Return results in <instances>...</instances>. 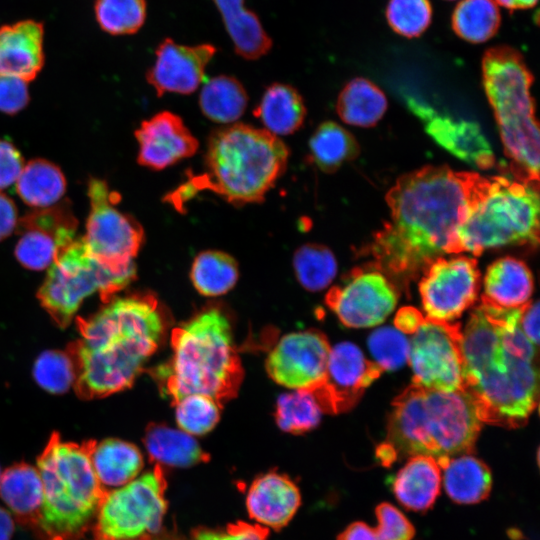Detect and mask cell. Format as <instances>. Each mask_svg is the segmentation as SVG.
<instances>
[{"instance_id": "1f68e13d", "label": "cell", "mask_w": 540, "mask_h": 540, "mask_svg": "<svg viewBox=\"0 0 540 540\" xmlns=\"http://www.w3.org/2000/svg\"><path fill=\"white\" fill-rule=\"evenodd\" d=\"M21 200L34 209L58 203L66 192V179L54 163L37 158L24 165L16 181Z\"/></svg>"}, {"instance_id": "e0dca14e", "label": "cell", "mask_w": 540, "mask_h": 540, "mask_svg": "<svg viewBox=\"0 0 540 540\" xmlns=\"http://www.w3.org/2000/svg\"><path fill=\"white\" fill-rule=\"evenodd\" d=\"M384 370L368 360L351 342H341L330 349L325 374L310 392L322 412L349 410Z\"/></svg>"}, {"instance_id": "f5cc1de1", "label": "cell", "mask_w": 540, "mask_h": 540, "mask_svg": "<svg viewBox=\"0 0 540 540\" xmlns=\"http://www.w3.org/2000/svg\"><path fill=\"white\" fill-rule=\"evenodd\" d=\"M337 540H379L375 528L365 522L356 521L348 525L337 537Z\"/></svg>"}, {"instance_id": "5bb4252c", "label": "cell", "mask_w": 540, "mask_h": 540, "mask_svg": "<svg viewBox=\"0 0 540 540\" xmlns=\"http://www.w3.org/2000/svg\"><path fill=\"white\" fill-rule=\"evenodd\" d=\"M480 273L468 256L438 258L423 272L419 283L425 318L450 323L476 300Z\"/></svg>"}, {"instance_id": "f6af8a7d", "label": "cell", "mask_w": 540, "mask_h": 540, "mask_svg": "<svg viewBox=\"0 0 540 540\" xmlns=\"http://www.w3.org/2000/svg\"><path fill=\"white\" fill-rule=\"evenodd\" d=\"M379 540H412L415 528L406 516L390 503L382 502L375 509Z\"/></svg>"}, {"instance_id": "44dd1931", "label": "cell", "mask_w": 540, "mask_h": 540, "mask_svg": "<svg viewBox=\"0 0 540 540\" xmlns=\"http://www.w3.org/2000/svg\"><path fill=\"white\" fill-rule=\"evenodd\" d=\"M408 105L422 120L427 133L451 154L479 169L495 164L492 148L476 123L443 115L413 98Z\"/></svg>"}, {"instance_id": "9a60e30c", "label": "cell", "mask_w": 540, "mask_h": 540, "mask_svg": "<svg viewBox=\"0 0 540 540\" xmlns=\"http://www.w3.org/2000/svg\"><path fill=\"white\" fill-rule=\"evenodd\" d=\"M326 304L347 327L367 328L382 323L395 309L394 285L374 268L355 269L342 286L325 297Z\"/></svg>"}, {"instance_id": "7bdbcfd3", "label": "cell", "mask_w": 540, "mask_h": 540, "mask_svg": "<svg viewBox=\"0 0 540 540\" xmlns=\"http://www.w3.org/2000/svg\"><path fill=\"white\" fill-rule=\"evenodd\" d=\"M386 17L397 34L418 37L431 23L432 7L429 0H389Z\"/></svg>"}, {"instance_id": "c3c4849f", "label": "cell", "mask_w": 540, "mask_h": 540, "mask_svg": "<svg viewBox=\"0 0 540 540\" xmlns=\"http://www.w3.org/2000/svg\"><path fill=\"white\" fill-rule=\"evenodd\" d=\"M24 167V160L17 147L10 141L0 139V190L16 183Z\"/></svg>"}, {"instance_id": "4dcf8cb0", "label": "cell", "mask_w": 540, "mask_h": 540, "mask_svg": "<svg viewBox=\"0 0 540 540\" xmlns=\"http://www.w3.org/2000/svg\"><path fill=\"white\" fill-rule=\"evenodd\" d=\"M90 458L103 487H121L132 481L143 467V456L138 447L116 438L96 442Z\"/></svg>"}, {"instance_id": "7dc6e473", "label": "cell", "mask_w": 540, "mask_h": 540, "mask_svg": "<svg viewBox=\"0 0 540 540\" xmlns=\"http://www.w3.org/2000/svg\"><path fill=\"white\" fill-rule=\"evenodd\" d=\"M27 82L15 77L0 76V111L14 115L29 102Z\"/></svg>"}, {"instance_id": "ba28073f", "label": "cell", "mask_w": 540, "mask_h": 540, "mask_svg": "<svg viewBox=\"0 0 540 540\" xmlns=\"http://www.w3.org/2000/svg\"><path fill=\"white\" fill-rule=\"evenodd\" d=\"M482 78L514 177L539 181V128L530 93L533 75L523 56L507 45L488 48Z\"/></svg>"}, {"instance_id": "816d5d0a", "label": "cell", "mask_w": 540, "mask_h": 540, "mask_svg": "<svg viewBox=\"0 0 540 540\" xmlns=\"http://www.w3.org/2000/svg\"><path fill=\"white\" fill-rule=\"evenodd\" d=\"M424 316L413 307H405L400 309L395 317V327L402 333L413 334L420 326Z\"/></svg>"}, {"instance_id": "f546056e", "label": "cell", "mask_w": 540, "mask_h": 540, "mask_svg": "<svg viewBox=\"0 0 540 540\" xmlns=\"http://www.w3.org/2000/svg\"><path fill=\"white\" fill-rule=\"evenodd\" d=\"M143 442L150 460L161 466L190 467L209 460L192 435L165 424H149Z\"/></svg>"}, {"instance_id": "6f0895ef", "label": "cell", "mask_w": 540, "mask_h": 540, "mask_svg": "<svg viewBox=\"0 0 540 540\" xmlns=\"http://www.w3.org/2000/svg\"><path fill=\"white\" fill-rule=\"evenodd\" d=\"M0 476H1V471H0Z\"/></svg>"}, {"instance_id": "30bf717a", "label": "cell", "mask_w": 540, "mask_h": 540, "mask_svg": "<svg viewBox=\"0 0 540 540\" xmlns=\"http://www.w3.org/2000/svg\"><path fill=\"white\" fill-rule=\"evenodd\" d=\"M133 280L103 267L80 237L57 254L48 268L37 298L55 324L65 328L86 297L98 292L103 303H106Z\"/></svg>"}, {"instance_id": "d6a6232c", "label": "cell", "mask_w": 540, "mask_h": 540, "mask_svg": "<svg viewBox=\"0 0 540 540\" xmlns=\"http://www.w3.org/2000/svg\"><path fill=\"white\" fill-rule=\"evenodd\" d=\"M383 91L365 78H354L341 90L336 110L341 120L359 127L374 126L387 110Z\"/></svg>"}, {"instance_id": "8992f818", "label": "cell", "mask_w": 540, "mask_h": 540, "mask_svg": "<svg viewBox=\"0 0 540 540\" xmlns=\"http://www.w3.org/2000/svg\"><path fill=\"white\" fill-rule=\"evenodd\" d=\"M171 347V358L150 373L173 405L193 394L220 405L237 395L244 371L230 321L219 308H205L175 327Z\"/></svg>"}, {"instance_id": "d590c367", "label": "cell", "mask_w": 540, "mask_h": 540, "mask_svg": "<svg viewBox=\"0 0 540 540\" xmlns=\"http://www.w3.org/2000/svg\"><path fill=\"white\" fill-rule=\"evenodd\" d=\"M239 276L237 261L219 250H205L194 259L190 278L195 289L204 296H220L230 291Z\"/></svg>"}, {"instance_id": "836d02e7", "label": "cell", "mask_w": 540, "mask_h": 540, "mask_svg": "<svg viewBox=\"0 0 540 540\" xmlns=\"http://www.w3.org/2000/svg\"><path fill=\"white\" fill-rule=\"evenodd\" d=\"M248 100L247 91L237 78L218 75L202 86L199 107L209 120L220 124H232L244 114Z\"/></svg>"}, {"instance_id": "cb8c5ba5", "label": "cell", "mask_w": 540, "mask_h": 540, "mask_svg": "<svg viewBox=\"0 0 540 540\" xmlns=\"http://www.w3.org/2000/svg\"><path fill=\"white\" fill-rule=\"evenodd\" d=\"M532 291L528 266L514 257H502L486 271L481 302L500 309L521 308L530 301Z\"/></svg>"}, {"instance_id": "8d00e7d4", "label": "cell", "mask_w": 540, "mask_h": 540, "mask_svg": "<svg viewBox=\"0 0 540 540\" xmlns=\"http://www.w3.org/2000/svg\"><path fill=\"white\" fill-rule=\"evenodd\" d=\"M500 23V11L494 0H461L451 18L452 29L457 36L475 44L492 38Z\"/></svg>"}, {"instance_id": "ffe728a7", "label": "cell", "mask_w": 540, "mask_h": 540, "mask_svg": "<svg viewBox=\"0 0 540 540\" xmlns=\"http://www.w3.org/2000/svg\"><path fill=\"white\" fill-rule=\"evenodd\" d=\"M139 145L137 162L154 171L170 167L192 157L199 149L198 139L182 118L162 111L141 122L135 131Z\"/></svg>"}, {"instance_id": "3957f363", "label": "cell", "mask_w": 540, "mask_h": 540, "mask_svg": "<svg viewBox=\"0 0 540 540\" xmlns=\"http://www.w3.org/2000/svg\"><path fill=\"white\" fill-rule=\"evenodd\" d=\"M80 338L66 351L76 370L73 388L84 400L130 388L158 349L166 329L157 299L148 293L113 297L88 318H76Z\"/></svg>"}, {"instance_id": "2e32d148", "label": "cell", "mask_w": 540, "mask_h": 540, "mask_svg": "<svg viewBox=\"0 0 540 540\" xmlns=\"http://www.w3.org/2000/svg\"><path fill=\"white\" fill-rule=\"evenodd\" d=\"M78 220L71 203H60L33 209L18 219L20 234L14 254L18 262L30 270L49 268L61 249L76 238Z\"/></svg>"}, {"instance_id": "74e56055", "label": "cell", "mask_w": 540, "mask_h": 540, "mask_svg": "<svg viewBox=\"0 0 540 540\" xmlns=\"http://www.w3.org/2000/svg\"><path fill=\"white\" fill-rule=\"evenodd\" d=\"M293 269L301 286L315 292L332 282L337 273V262L328 247L307 243L294 252Z\"/></svg>"}, {"instance_id": "db71d44e", "label": "cell", "mask_w": 540, "mask_h": 540, "mask_svg": "<svg viewBox=\"0 0 540 540\" xmlns=\"http://www.w3.org/2000/svg\"><path fill=\"white\" fill-rule=\"evenodd\" d=\"M13 533V518L6 509L0 506V540H11Z\"/></svg>"}, {"instance_id": "b9f144b4", "label": "cell", "mask_w": 540, "mask_h": 540, "mask_svg": "<svg viewBox=\"0 0 540 540\" xmlns=\"http://www.w3.org/2000/svg\"><path fill=\"white\" fill-rule=\"evenodd\" d=\"M220 406L208 396L188 395L175 404L176 422L182 431L192 436L204 435L218 423Z\"/></svg>"}, {"instance_id": "f35d334b", "label": "cell", "mask_w": 540, "mask_h": 540, "mask_svg": "<svg viewBox=\"0 0 540 540\" xmlns=\"http://www.w3.org/2000/svg\"><path fill=\"white\" fill-rule=\"evenodd\" d=\"M322 410L308 390H293L281 394L276 402L278 427L291 434H303L314 429L321 420Z\"/></svg>"}, {"instance_id": "7a4b0ae2", "label": "cell", "mask_w": 540, "mask_h": 540, "mask_svg": "<svg viewBox=\"0 0 540 540\" xmlns=\"http://www.w3.org/2000/svg\"><path fill=\"white\" fill-rule=\"evenodd\" d=\"M521 308L481 302L461 330L464 389L483 423L518 428L537 405V346L520 327Z\"/></svg>"}, {"instance_id": "52a82bcc", "label": "cell", "mask_w": 540, "mask_h": 540, "mask_svg": "<svg viewBox=\"0 0 540 540\" xmlns=\"http://www.w3.org/2000/svg\"><path fill=\"white\" fill-rule=\"evenodd\" d=\"M95 443L64 441L54 432L38 456L43 498L35 527L44 540H79L95 519L107 492L91 463Z\"/></svg>"}, {"instance_id": "9f6ffc18", "label": "cell", "mask_w": 540, "mask_h": 540, "mask_svg": "<svg viewBox=\"0 0 540 540\" xmlns=\"http://www.w3.org/2000/svg\"><path fill=\"white\" fill-rule=\"evenodd\" d=\"M149 540H184V539L167 534V535H161V536L155 535Z\"/></svg>"}, {"instance_id": "d4e9b609", "label": "cell", "mask_w": 540, "mask_h": 540, "mask_svg": "<svg viewBox=\"0 0 540 540\" xmlns=\"http://www.w3.org/2000/svg\"><path fill=\"white\" fill-rule=\"evenodd\" d=\"M441 487V468L437 461L424 455L409 457L392 483L398 502L408 510L424 512L432 508Z\"/></svg>"}, {"instance_id": "4fadbf2b", "label": "cell", "mask_w": 540, "mask_h": 540, "mask_svg": "<svg viewBox=\"0 0 540 540\" xmlns=\"http://www.w3.org/2000/svg\"><path fill=\"white\" fill-rule=\"evenodd\" d=\"M413 384L432 390L464 389L461 326L424 320L409 341Z\"/></svg>"}, {"instance_id": "277c9868", "label": "cell", "mask_w": 540, "mask_h": 540, "mask_svg": "<svg viewBox=\"0 0 540 540\" xmlns=\"http://www.w3.org/2000/svg\"><path fill=\"white\" fill-rule=\"evenodd\" d=\"M289 155L287 145L265 129L243 123L216 128L207 139L202 173H187V181L164 200L180 211L208 190L235 207L261 203L285 173Z\"/></svg>"}, {"instance_id": "d6986e66", "label": "cell", "mask_w": 540, "mask_h": 540, "mask_svg": "<svg viewBox=\"0 0 540 540\" xmlns=\"http://www.w3.org/2000/svg\"><path fill=\"white\" fill-rule=\"evenodd\" d=\"M216 52L210 43L188 46L165 38L155 50V62L147 70L146 80L158 97L166 93L192 94L202 84L205 69Z\"/></svg>"}, {"instance_id": "603a6c76", "label": "cell", "mask_w": 540, "mask_h": 540, "mask_svg": "<svg viewBox=\"0 0 540 540\" xmlns=\"http://www.w3.org/2000/svg\"><path fill=\"white\" fill-rule=\"evenodd\" d=\"M301 504L298 487L287 476L269 472L249 487L246 506L251 518L274 529L288 524Z\"/></svg>"}, {"instance_id": "ee69618b", "label": "cell", "mask_w": 540, "mask_h": 540, "mask_svg": "<svg viewBox=\"0 0 540 540\" xmlns=\"http://www.w3.org/2000/svg\"><path fill=\"white\" fill-rule=\"evenodd\" d=\"M370 352L383 370H395L408 359L409 341L397 329L385 327L374 331L369 339Z\"/></svg>"}, {"instance_id": "11a10c76", "label": "cell", "mask_w": 540, "mask_h": 540, "mask_svg": "<svg viewBox=\"0 0 540 540\" xmlns=\"http://www.w3.org/2000/svg\"><path fill=\"white\" fill-rule=\"evenodd\" d=\"M500 6L514 11L517 9H528L534 7L538 0H496Z\"/></svg>"}, {"instance_id": "484cf974", "label": "cell", "mask_w": 540, "mask_h": 540, "mask_svg": "<svg viewBox=\"0 0 540 540\" xmlns=\"http://www.w3.org/2000/svg\"><path fill=\"white\" fill-rule=\"evenodd\" d=\"M443 469V485L451 500L475 504L485 500L492 488V474L480 459L463 454L436 460Z\"/></svg>"}, {"instance_id": "ab89813d", "label": "cell", "mask_w": 540, "mask_h": 540, "mask_svg": "<svg viewBox=\"0 0 540 540\" xmlns=\"http://www.w3.org/2000/svg\"><path fill=\"white\" fill-rule=\"evenodd\" d=\"M94 14L99 27L113 36L138 32L147 15L146 0H95Z\"/></svg>"}, {"instance_id": "7402d4cb", "label": "cell", "mask_w": 540, "mask_h": 540, "mask_svg": "<svg viewBox=\"0 0 540 540\" xmlns=\"http://www.w3.org/2000/svg\"><path fill=\"white\" fill-rule=\"evenodd\" d=\"M44 26L33 19L0 26V76L25 82L34 80L42 70Z\"/></svg>"}, {"instance_id": "8fae6325", "label": "cell", "mask_w": 540, "mask_h": 540, "mask_svg": "<svg viewBox=\"0 0 540 540\" xmlns=\"http://www.w3.org/2000/svg\"><path fill=\"white\" fill-rule=\"evenodd\" d=\"M162 466L118 489L107 491L98 508L93 540H149L157 535L167 509Z\"/></svg>"}, {"instance_id": "83f0119b", "label": "cell", "mask_w": 540, "mask_h": 540, "mask_svg": "<svg viewBox=\"0 0 540 540\" xmlns=\"http://www.w3.org/2000/svg\"><path fill=\"white\" fill-rule=\"evenodd\" d=\"M266 131L279 137L295 133L306 117L301 94L293 86L273 83L266 88L253 111Z\"/></svg>"}, {"instance_id": "f1b7e54d", "label": "cell", "mask_w": 540, "mask_h": 540, "mask_svg": "<svg viewBox=\"0 0 540 540\" xmlns=\"http://www.w3.org/2000/svg\"><path fill=\"white\" fill-rule=\"evenodd\" d=\"M0 497L19 522L35 526L43 498L37 468L27 463L6 468L0 476Z\"/></svg>"}, {"instance_id": "5b68a950", "label": "cell", "mask_w": 540, "mask_h": 540, "mask_svg": "<svg viewBox=\"0 0 540 540\" xmlns=\"http://www.w3.org/2000/svg\"><path fill=\"white\" fill-rule=\"evenodd\" d=\"M482 424L478 406L465 389L446 392L412 383L393 402L376 458L390 466L416 455L440 460L470 454Z\"/></svg>"}, {"instance_id": "681fc988", "label": "cell", "mask_w": 540, "mask_h": 540, "mask_svg": "<svg viewBox=\"0 0 540 540\" xmlns=\"http://www.w3.org/2000/svg\"><path fill=\"white\" fill-rule=\"evenodd\" d=\"M520 327L525 336L536 346L539 342V302L529 301L521 308Z\"/></svg>"}, {"instance_id": "f907efd6", "label": "cell", "mask_w": 540, "mask_h": 540, "mask_svg": "<svg viewBox=\"0 0 540 540\" xmlns=\"http://www.w3.org/2000/svg\"><path fill=\"white\" fill-rule=\"evenodd\" d=\"M17 223L18 212L14 201L0 192V241L16 230Z\"/></svg>"}, {"instance_id": "60d3db41", "label": "cell", "mask_w": 540, "mask_h": 540, "mask_svg": "<svg viewBox=\"0 0 540 540\" xmlns=\"http://www.w3.org/2000/svg\"><path fill=\"white\" fill-rule=\"evenodd\" d=\"M33 376L37 384L47 392L63 394L74 385L76 370L66 350H46L36 359Z\"/></svg>"}, {"instance_id": "e575fe53", "label": "cell", "mask_w": 540, "mask_h": 540, "mask_svg": "<svg viewBox=\"0 0 540 540\" xmlns=\"http://www.w3.org/2000/svg\"><path fill=\"white\" fill-rule=\"evenodd\" d=\"M310 158L325 173H333L360 151L354 136L334 121L321 123L309 139Z\"/></svg>"}, {"instance_id": "ac0fdd59", "label": "cell", "mask_w": 540, "mask_h": 540, "mask_svg": "<svg viewBox=\"0 0 540 540\" xmlns=\"http://www.w3.org/2000/svg\"><path fill=\"white\" fill-rule=\"evenodd\" d=\"M330 349L327 338L319 331L286 334L268 354L267 373L282 386L311 391L325 374Z\"/></svg>"}, {"instance_id": "9c48e42d", "label": "cell", "mask_w": 540, "mask_h": 540, "mask_svg": "<svg viewBox=\"0 0 540 540\" xmlns=\"http://www.w3.org/2000/svg\"><path fill=\"white\" fill-rule=\"evenodd\" d=\"M539 183L486 177L457 231V250L474 256L507 245L539 243Z\"/></svg>"}, {"instance_id": "7c38bea8", "label": "cell", "mask_w": 540, "mask_h": 540, "mask_svg": "<svg viewBox=\"0 0 540 540\" xmlns=\"http://www.w3.org/2000/svg\"><path fill=\"white\" fill-rule=\"evenodd\" d=\"M87 195L90 211L82 237L92 256L114 274L136 278L134 258L144 243V230L130 214L116 204L120 196L106 181L91 177Z\"/></svg>"}, {"instance_id": "bcb514c9", "label": "cell", "mask_w": 540, "mask_h": 540, "mask_svg": "<svg viewBox=\"0 0 540 540\" xmlns=\"http://www.w3.org/2000/svg\"><path fill=\"white\" fill-rule=\"evenodd\" d=\"M193 540H266L269 530L261 525L242 521L229 524L224 530L196 529Z\"/></svg>"}, {"instance_id": "4316f807", "label": "cell", "mask_w": 540, "mask_h": 540, "mask_svg": "<svg viewBox=\"0 0 540 540\" xmlns=\"http://www.w3.org/2000/svg\"><path fill=\"white\" fill-rule=\"evenodd\" d=\"M213 2L220 12L236 54L246 60H256L271 50L272 39L258 16L245 7V0H213Z\"/></svg>"}, {"instance_id": "6da1fadb", "label": "cell", "mask_w": 540, "mask_h": 540, "mask_svg": "<svg viewBox=\"0 0 540 540\" xmlns=\"http://www.w3.org/2000/svg\"><path fill=\"white\" fill-rule=\"evenodd\" d=\"M485 178L432 165L399 177L386 195L389 220L363 252L372 268L408 284L436 259L458 254L457 231Z\"/></svg>"}]
</instances>
